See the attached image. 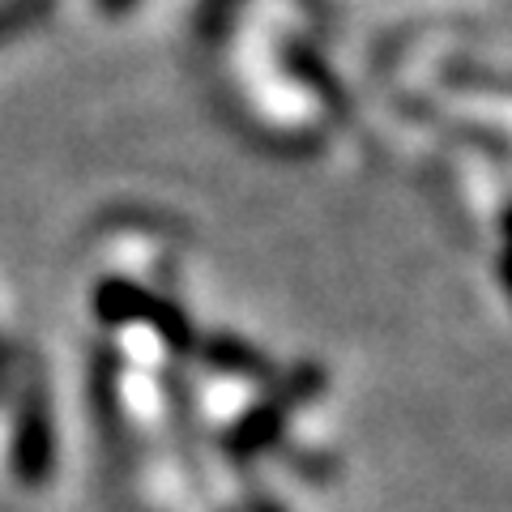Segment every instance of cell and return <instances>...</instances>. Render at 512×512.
<instances>
[{"label":"cell","instance_id":"obj_4","mask_svg":"<svg viewBox=\"0 0 512 512\" xmlns=\"http://www.w3.org/2000/svg\"><path fill=\"white\" fill-rule=\"evenodd\" d=\"M205 355H210V363L222 367V372H239V376H248V380L274 376V372H269V359L261 355V350H252V346L235 342V338H214L210 346H205Z\"/></svg>","mask_w":512,"mask_h":512},{"label":"cell","instance_id":"obj_2","mask_svg":"<svg viewBox=\"0 0 512 512\" xmlns=\"http://www.w3.org/2000/svg\"><path fill=\"white\" fill-rule=\"evenodd\" d=\"M94 303H99V316L111 320V325H120V320H146V325H154L158 333H163L171 350H188V342H192L188 316L175 308V303L150 295L146 286L111 278L94 291Z\"/></svg>","mask_w":512,"mask_h":512},{"label":"cell","instance_id":"obj_3","mask_svg":"<svg viewBox=\"0 0 512 512\" xmlns=\"http://www.w3.org/2000/svg\"><path fill=\"white\" fill-rule=\"evenodd\" d=\"M56 440H52V414H47L43 380H30L18 410V431H13V470L26 487H39L52 474Z\"/></svg>","mask_w":512,"mask_h":512},{"label":"cell","instance_id":"obj_1","mask_svg":"<svg viewBox=\"0 0 512 512\" xmlns=\"http://www.w3.org/2000/svg\"><path fill=\"white\" fill-rule=\"evenodd\" d=\"M320 389H325V376L316 372V367H299L295 376H286L282 380V389L274 397H265L261 406H256L244 423H235L231 427V436H227V453L235 461H248L256 457L261 448H269L278 436H282V427H286V414H291L295 402H303V397H316Z\"/></svg>","mask_w":512,"mask_h":512},{"label":"cell","instance_id":"obj_5","mask_svg":"<svg viewBox=\"0 0 512 512\" xmlns=\"http://www.w3.org/2000/svg\"><path fill=\"white\" fill-rule=\"evenodd\" d=\"M94 5H99V13H107V18H120V13H128L137 0H94Z\"/></svg>","mask_w":512,"mask_h":512}]
</instances>
